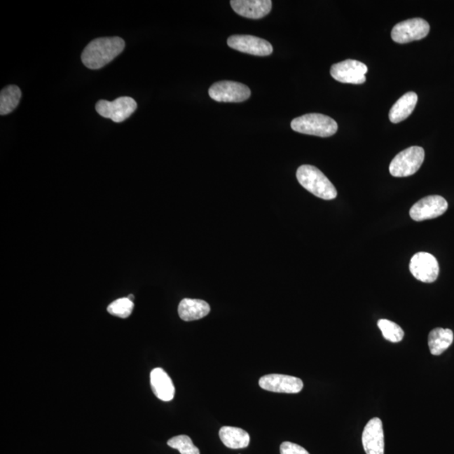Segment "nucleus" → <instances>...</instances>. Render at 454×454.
<instances>
[{
	"label": "nucleus",
	"instance_id": "1",
	"mask_svg": "<svg viewBox=\"0 0 454 454\" xmlns=\"http://www.w3.org/2000/svg\"><path fill=\"white\" fill-rule=\"evenodd\" d=\"M125 41L121 37H102L90 42L82 53V62L88 69H102L123 52Z\"/></svg>",
	"mask_w": 454,
	"mask_h": 454
},
{
	"label": "nucleus",
	"instance_id": "2",
	"mask_svg": "<svg viewBox=\"0 0 454 454\" xmlns=\"http://www.w3.org/2000/svg\"><path fill=\"white\" fill-rule=\"evenodd\" d=\"M296 178L303 188L322 200H331L338 196L334 185L317 167L302 165L298 168Z\"/></svg>",
	"mask_w": 454,
	"mask_h": 454
},
{
	"label": "nucleus",
	"instance_id": "3",
	"mask_svg": "<svg viewBox=\"0 0 454 454\" xmlns=\"http://www.w3.org/2000/svg\"><path fill=\"white\" fill-rule=\"evenodd\" d=\"M294 132L319 137H329L338 132V125L332 118L322 114L311 113L297 117L291 122Z\"/></svg>",
	"mask_w": 454,
	"mask_h": 454
},
{
	"label": "nucleus",
	"instance_id": "4",
	"mask_svg": "<svg viewBox=\"0 0 454 454\" xmlns=\"http://www.w3.org/2000/svg\"><path fill=\"white\" fill-rule=\"evenodd\" d=\"M425 151L420 146H411L395 156L390 164V174L397 178L413 175L422 165Z\"/></svg>",
	"mask_w": 454,
	"mask_h": 454
},
{
	"label": "nucleus",
	"instance_id": "5",
	"mask_svg": "<svg viewBox=\"0 0 454 454\" xmlns=\"http://www.w3.org/2000/svg\"><path fill=\"white\" fill-rule=\"evenodd\" d=\"M209 95L217 102L239 103L249 99L251 90L241 83L221 81L212 84Z\"/></svg>",
	"mask_w": 454,
	"mask_h": 454
},
{
	"label": "nucleus",
	"instance_id": "6",
	"mask_svg": "<svg viewBox=\"0 0 454 454\" xmlns=\"http://www.w3.org/2000/svg\"><path fill=\"white\" fill-rule=\"evenodd\" d=\"M430 32V25L422 18H413L402 21L394 25L391 38L399 44L409 43L423 39Z\"/></svg>",
	"mask_w": 454,
	"mask_h": 454
},
{
	"label": "nucleus",
	"instance_id": "7",
	"mask_svg": "<svg viewBox=\"0 0 454 454\" xmlns=\"http://www.w3.org/2000/svg\"><path fill=\"white\" fill-rule=\"evenodd\" d=\"M137 104L130 97H121L109 102L107 100H99L96 104V111L99 115L111 119L116 123L125 121L136 111Z\"/></svg>",
	"mask_w": 454,
	"mask_h": 454
},
{
	"label": "nucleus",
	"instance_id": "8",
	"mask_svg": "<svg viewBox=\"0 0 454 454\" xmlns=\"http://www.w3.org/2000/svg\"><path fill=\"white\" fill-rule=\"evenodd\" d=\"M330 73L331 77L340 83L363 84L366 82L368 67L359 61L348 59L332 65Z\"/></svg>",
	"mask_w": 454,
	"mask_h": 454
},
{
	"label": "nucleus",
	"instance_id": "9",
	"mask_svg": "<svg viewBox=\"0 0 454 454\" xmlns=\"http://www.w3.org/2000/svg\"><path fill=\"white\" fill-rule=\"evenodd\" d=\"M448 208V202L443 197L430 195L416 202L410 210V216L415 221L431 220L443 216Z\"/></svg>",
	"mask_w": 454,
	"mask_h": 454
},
{
	"label": "nucleus",
	"instance_id": "10",
	"mask_svg": "<svg viewBox=\"0 0 454 454\" xmlns=\"http://www.w3.org/2000/svg\"><path fill=\"white\" fill-rule=\"evenodd\" d=\"M410 271L416 280L423 283H433L439 277V264L434 256L420 252L412 256Z\"/></svg>",
	"mask_w": 454,
	"mask_h": 454
},
{
	"label": "nucleus",
	"instance_id": "11",
	"mask_svg": "<svg viewBox=\"0 0 454 454\" xmlns=\"http://www.w3.org/2000/svg\"><path fill=\"white\" fill-rule=\"evenodd\" d=\"M227 44L231 48L254 56H269L273 53V46L268 41L254 36H231L227 40Z\"/></svg>",
	"mask_w": 454,
	"mask_h": 454
},
{
	"label": "nucleus",
	"instance_id": "12",
	"mask_svg": "<svg viewBox=\"0 0 454 454\" xmlns=\"http://www.w3.org/2000/svg\"><path fill=\"white\" fill-rule=\"evenodd\" d=\"M259 386L264 390L275 393L297 394L304 387L301 378L284 376V374H268L259 380Z\"/></svg>",
	"mask_w": 454,
	"mask_h": 454
},
{
	"label": "nucleus",
	"instance_id": "13",
	"mask_svg": "<svg viewBox=\"0 0 454 454\" xmlns=\"http://www.w3.org/2000/svg\"><path fill=\"white\" fill-rule=\"evenodd\" d=\"M362 441L366 454H385V436L381 420L374 418L366 425Z\"/></svg>",
	"mask_w": 454,
	"mask_h": 454
},
{
	"label": "nucleus",
	"instance_id": "14",
	"mask_svg": "<svg viewBox=\"0 0 454 454\" xmlns=\"http://www.w3.org/2000/svg\"><path fill=\"white\" fill-rule=\"evenodd\" d=\"M231 6L239 15L254 20L263 18L272 10L271 0H233Z\"/></svg>",
	"mask_w": 454,
	"mask_h": 454
},
{
	"label": "nucleus",
	"instance_id": "15",
	"mask_svg": "<svg viewBox=\"0 0 454 454\" xmlns=\"http://www.w3.org/2000/svg\"><path fill=\"white\" fill-rule=\"evenodd\" d=\"M150 381L154 394L163 401H171L174 398V383L168 374L161 368H156L151 372Z\"/></svg>",
	"mask_w": 454,
	"mask_h": 454
},
{
	"label": "nucleus",
	"instance_id": "16",
	"mask_svg": "<svg viewBox=\"0 0 454 454\" xmlns=\"http://www.w3.org/2000/svg\"><path fill=\"white\" fill-rule=\"evenodd\" d=\"M178 311L179 317L183 321H197L208 315L210 306L205 301L186 298L179 303Z\"/></svg>",
	"mask_w": 454,
	"mask_h": 454
},
{
	"label": "nucleus",
	"instance_id": "17",
	"mask_svg": "<svg viewBox=\"0 0 454 454\" xmlns=\"http://www.w3.org/2000/svg\"><path fill=\"white\" fill-rule=\"evenodd\" d=\"M418 96L414 92H408L394 103L389 113L390 121L394 124L405 121L413 112Z\"/></svg>",
	"mask_w": 454,
	"mask_h": 454
},
{
	"label": "nucleus",
	"instance_id": "18",
	"mask_svg": "<svg viewBox=\"0 0 454 454\" xmlns=\"http://www.w3.org/2000/svg\"><path fill=\"white\" fill-rule=\"evenodd\" d=\"M219 436L223 444L231 449L245 448L250 443L249 434L238 427H222Z\"/></svg>",
	"mask_w": 454,
	"mask_h": 454
},
{
	"label": "nucleus",
	"instance_id": "19",
	"mask_svg": "<svg viewBox=\"0 0 454 454\" xmlns=\"http://www.w3.org/2000/svg\"><path fill=\"white\" fill-rule=\"evenodd\" d=\"M453 332L450 329L435 328L428 336V346L432 355L439 356L451 346Z\"/></svg>",
	"mask_w": 454,
	"mask_h": 454
},
{
	"label": "nucleus",
	"instance_id": "20",
	"mask_svg": "<svg viewBox=\"0 0 454 454\" xmlns=\"http://www.w3.org/2000/svg\"><path fill=\"white\" fill-rule=\"evenodd\" d=\"M21 91L16 85L4 88L0 95V114L2 116L14 111L20 103Z\"/></svg>",
	"mask_w": 454,
	"mask_h": 454
},
{
	"label": "nucleus",
	"instance_id": "21",
	"mask_svg": "<svg viewBox=\"0 0 454 454\" xmlns=\"http://www.w3.org/2000/svg\"><path fill=\"white\" fill-rule=\"evenodd\" d=\"M378 326L380 328L383 336L386 340L391 343H399L404 338V331L397 323L389 321V319H381L378 322Z\"/></svg>",
	"mask_w": 454,
	"mask_h": 454
},
{
	"label": "nucleus",
	"instance_id": "22",
	"mask_svg": "<svg viewBox=\"0 0 454 454\" xmlns=\"http://www.w3.org/2000/svg\"><path fill=\"white\" fill-rule=\"evenodd\" d=\"M170 448L179 450L181 454H200V449L196 447L191 437L186 435H179L167 441Z\"/></svg>",
	"mask_w": 454,
	"mask_h": 454
},
{
	"label": "nucleus",
	"instance_id": "23",
	"mask_svg": "<svg viewBox=\"0 0 454 454\" xmlns=\"http://www.w3.org/2000/svg\"><path fill=\"white\" fill-rule=\"evenodd\" d=\"M134 303L128 297L118 298L108 306V312L115 317L128 318L132 313Z\"/></svg>",
	"mask_w": 454,
	"mask_h": 454
},
{
	"label": "nucleus",
	"instance_id": "24",
	"mask_svg": "<svg viewBox=\"0 0 454 454\" xmlns=\"http://www.w3.org/2000/svg\"><path fill=\"white\" fill-rule=\"evenodd\" d=\"M280 454H310L301 446L284 441L280 446Z\"/></svg>",
	"mask_w": 454,
	"mask_h": 454
},
{
	"label": "nucleus",
	"instance_id": "25",
	"mask_svg": "<svg viewBox=\"0 0 454 454\" xmlns=\"http://www.w3.org/2000/svg\"><path fill=\"white\" fill-rule=\"evenodd\" d=\"M128 298H129L130 301H133V300H134L133 294H130V296Z\"/></svg>",
	"mask_w": 454,
	"mask_h": 454
}]
</instances>
